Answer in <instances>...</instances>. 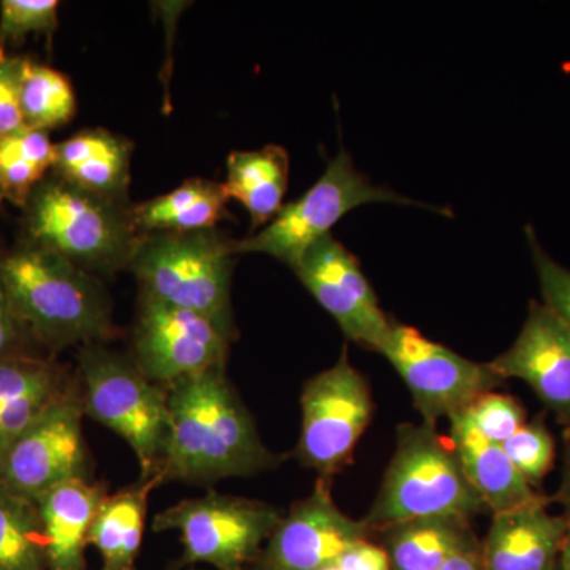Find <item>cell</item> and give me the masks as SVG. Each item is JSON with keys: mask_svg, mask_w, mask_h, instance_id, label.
Returning a JSON list of instances; mask_svg holds the SVG:
<instances>
[{"mask_svg": "<svg viewBox=\"0 0 570 570\" xmlns=\"http://www.w3.org/2000/svg\"><path fill=\"white\" fill-rule=\"evenodd\" d=\"M167 395L164 482L250 478L279 463L262 441L225 367L175 382Z\"/></svg>", "mask_w": 570, "mask_h": 570, "instance_id": "cell-1", "label": "cell"}, {"mask_svg": "<svg viewBox=\"0 0 570 570\" xmlns=\"http://www.w3.org/2000/svg\"><path fill=\"white\" fill-rule=\"evenodd\" d=\"M0 276L22 325L47 346H86L111 335L102 285L62 255L21 247L0 262Z\"/></svg>", "mask_w": 570, "mask_h": 570, "instance_id": "cell-2", "label": "cell"}, {"mask_svg": "<svg viewBox=\"0 0 570 570\" xmlns=\"http://www.w3.org/2000/svg\"><path fill=\"white\" fill-rule=\"evenodd\" d=\"M482 512L489 509L464 474L450 439L442 438L436 426L403 423L381 489L362 521L374 534L403 521L471 520Z\"/></svg>", "mask_w": 570, "mask_h": 570, "instance_id": "cell-3", "label": "cell"}, {"mask_svg": "<svg viewBox=\"0 0 570 570\" xmlns=\"http://www.w3.org/2000/svg\"><path fill=\"white\" fill-rule=\"evenodd\" d=\"M26 208V227L33 245L62 255L86 272L129 268L138 235L132 209L63 181L43 179Z\"/></svg>", "mask_w": 570, "mask_h": 570, "instance_id": "cell-4", "label": "cell"}, {"mask_svg": "<svg viewBox=\"0 0 570 570\" xmlns=\"http://www.w3.org/2000/svg\"><path fill=\"white\" fill-rule=\"evenodd\" d=\"M234 243L213 230L140 235L129 268L142 296L213 318L235 333Z\"/></svg>", "mask_w": 570, "mask_h": 570, "instance_id": "cell-5", "label": "cell"}, {"mask_svg": "<svg viewBox=\"0 0 570 570\" xmlns=\"http://www.w3.org/2000/svg\"><path fill=\"white\" fill-rule=\"evenodd\" d=\"M85 414L129 444L141 480L160 475L168 438L167 389L142 374L134 358L99 343L78 354Z\"/></svg>", "mask_w": 570, "mask_h": 570, "instance_id": "cell-6", "label": "cell"}, {"mask_svg": "<svg viewBox=\"0 0 570 570\" xmlns=\"http://www.w3.org/2000/svg\"><path fill=\"white\" fill-rule=\"evenodd\" d=\"M367 204L430 206L385 186H374L356 170L346 148L326 164L324 175L298 200L284 205L264 230L234 243V254H266L294 268L311 246L330 235L347 213Z\"/></svg>", "mask_w": 570, "mask_h": 570, "instance_id": "cell-7", "label": "cell"}, {"mask_svg": "<svg viewBox=\"0 0 570 570\" xmlns=\"http://www.w3.org/2000/svg\"><path fill=\"white\" fill-rule=\"evenodd\" d=\"M281 519L283 512L266 502L209 493L157 513L153 528L178 531L189 564L245 570L257 562Z\"/></svg>", "mask_w": 570, "mask_h": 570, "instance_id": "cell-8", "label": "cell"}, {"mask_svg": "<svg viewBox=\"0 0 570 570\" xmlns=\"http://www.w3.org/2000/svg\"><path fill=\"white\" fill-rule=\"evenodd\" d=\"M373 411L370 384L344 351L335 365L311 377L303 387L296 459L322 480L335 478L354 460Z\"/></svg>", "mask_w": 570, "mask_h": 570, "instance_id": "cell-9", "label": "cell"}, {"mask_svg": "<svg viewBox=\"0 0 570 570\" xmlns=\"http://www.w3.org/2000/svg\"><path fill=\"white\" fill-rule=\"evenodd\" d=\"M377 352L403 379L426 425L452 419L504 384L489 363L464 358L412 326L393 324Z\"/></svg>", "mask_w": 570, "mask_h": 570, "instance_id": "cell-10", "label": "cell"}, {"mask_svg": "<svg viewBox=\"0 0 570 570\" xmlns=\"http://www.w3.org/2000/svg\"><path fill=\"white\" fill-rule=\"evenodd\" d=\"M234 336L213 318L141 296L134 360L149 381L167 389L225 367Z\"/></svg>", "mask_w": 570, "mask_h": 570, "instance_id": "cell-11", "label": "cell"}, {"mask_svg": "<svg viewBox=\"0 0 570 570\" xmlns=\"http://www.w3.org/2000/svg\"><path fill=\"white\" fill-rule=\"evenodd\" d=\"M81 397L66 392L11 442L0 459V483L36 501L48 490L88 479Z\"/></svg>", "mask_w": 570, "mask_h": 570, "instance_id": "cell-12", "label": "cell"}, {"mask_svg": "<svg viewBox=\"0 0 570 570\" xmlns=\"http://www.w3.org/2000/svg\"><path fill=\"white\" fill-rule=\"evenodd\" d=\"M292 269L318 305L335 318L347 340L379 351L393 324L379 305L358 262L344 245L332 235L325 236Z\"/></svg>", "mask_w": 570, "mask_h": 570, "instance_id": "cell-13", "label": "cell"}, {"mask_svg": "<svg viewBox=\"0 0 570 570\" xmlns=\"http://www.w3.org/2000/svg\"><path fill=\"white\" fill-rule=\"evenodd\" d=\"M371 535L362 520L337 508L328 480L321 479L309 497L283 515L254 566L257 570H321Z\"/></svg>", "mask_w": 570, "mask_h": 570, "instance_id": "cell-14", "label": "cell"}, {"mask_svg": "<svg viewBox=\"0 0 570 570\" xmlns=\"http://www.w3.org/2000/svg\"><path fill=\"white\" fill-rule=\"evenodd\" d=\"M489 365L504 381L527 382L558 422L570 425V335L543 303H530L515 343Z\"/></svg>", "mask_w": 570, "mask_h": 570, "instance_id": "cell-15", "label": "cell"}, {"mask_svg": "<svg viewBox=\"0 0 570 570\" xmlns=\"http://www.w3.org/2000/svg\"><path fill=\"white\" fill-rule=\"evenodd\" d=\"M568 517L554 515L549 499L493 515L482 540L485 570H557Z\"/></svg>", "mask_w": 570, "mask_h": 570, "instance_id": "cell-16", "label": "cell"}, {"mask_svg": "<svg viewBox=\"0 0 570 570\" xmlns=\"http://www.w3.org/2000/svg\"><path fill=\"white\" fill-rule=\"evenodd\" d=\"M449 439L469 482L493 515L547 499L523 479L501 444L480 433L466 412L450 419Z\"/></svg>", "mask_w": 570, "mask_h": 570, "instance_id": "cell-17", "label": "cell"}, {"mask_svg": "<svg viewBox=\"0 0 570 570\" xmlns=\"http://www.w3.org/2000/svg\"><path fill=\"white\" fill-rule=\"evenodd\" d=\"M104 499L105 491L88 479L69 480L36 499L47 539L48 570H86L89 531Z\"/></svg>", "mask_w": 570, "mask_h": 570, "instance_id": "cell-18", "label": "cell"}, {"mask_svg": "<svg viewBox=\"0 0 570 570\" xmlns=\"http://www.w3.org/2000/svg\"><path fill=\"white\" fill-rule=\"evenodd\" d=\"M132 145L105 129L81 130L55 146L56 176L88 193L124 202Z\"/></svg>", "mask_w": 570, "mask_h": 570, "instance_id": "cell-19", "label": "cell"}, {"mask_svg": "<svg viewBox=\"0 0 570 570\" xmlns=\"http://www.w3.org/2000/svg\"><path fill=\"white\" fill-rule=\"evenodd\" d=\"M66 392L62 374L50 362L21 354L0 358V459Z\"/></svg>", "mask_w": 570, "mask_h": 570, "instance_id": "cell-20", "label": "cell"}, {"mask_svg": "<svg viewBox=\"0 0 570 570\" xmlns=\"http://www.w3.org/2000/svg\"><path fill=\"white\" fill-rule=\"evenodd\" d=\"M392 570H438L453 554L480 540L463 517L403 521L379 531Z\"/></svg>", "mask_w": 570, "mask_h": 570, "instance_id": "cell-21", "label": "cell"}, {"mask_svg": "<svg viewBox=\"0 0 570 570\" xmlns=\"http://www.w3.org/2000/svg\"><path fill=\"white\" fill-rule=\"evenodd\" d=\"M160 475L140 480L134 489L105 497L89 531V546L102 557V570H134L141 549L149 494Z\"/></svg>", "mask_w": 570, "mask_h": 570, "instance_id": "cell-22", "label": "cell"}, {"mask_svg": "<svg viewBox=\"0 0 570 570\" xmlns=\"http://www.w3.org/2000/svg\"><path fill=\"white\" fill-rule=\"evenodd\" d=\"M291 159L283 146L268 145L255 151H235L227 159L228 197L245 206L253 228L264 227L283 208Z\"/></svg>", "mask_w": 570, "mask_h": 570, "instance_id": "cell-23", "label": "cell"}, {"mask_svg": "<svg viewBox=\"0 0 570 570\" xmlns=\"http://www.w3.org/2000/svg\"><path fill=\"white\" fill-rule=\"evenodd\" d=\"M228 200L224 184L187 179L171 193L135 206L132 220L142 234L213 230L227 216Z\"/></svg>", "mask_w": 570, "mask_h": 570, "instance_id": "cell-24", "label": "cell"}, {"mask_svg": "<svg viewBox=\"0 0 570 570\" xmlns=\"http://www.w3.org/2000/svg\"><path fill=\"white\" fill-rule=\"evenodd\" d=\"M0 570H48L39 508L0 483Z\"/></svg>", "mask_w": 570, "mask_h": 570, "instance_id": "cell-25", "label": "cell"}, {"mask_svg": "<svg viewBox=\"0 0 570 570\" xmlns=\"http://www.w3.org/2000/svg\"><path fill=\"white\" fill-rule=\"evenodd\" d=\"M55 146L43 130L24 129L0 138V189L11 204L26 206L55 167Z\"/></svg>", "mask_w": 570, "mask_h": 570, "instance_id": "cell-26", "label": "cell"}, {"mask_svg": "<svg viewBox=\"0 0 570 570\" xmlns=\"http://www.w3.org/2000/svg\"><path fill=\"white\" fill-rule=\"evenodd\" d=\"M20 100L29 129L43 130L70 122L77 112V97L61 71L22 59Z\"/></svg>", "mask_w": 570, "mask_h": 570, "instance_id": "cell-27", "label": "cell"}, {"mask_svg": "<svg viewBox=\"0 0 570 570\" xmlns=\"http://www.w3.org/2000/svg\"><path fill=\"white\" fill-rule=\"evenodd\" d=\"M501 445L532 489H540L554 463V441L543 419L524 423Z\"/></svg>", "mask_w": 570, "mask_h": 570, "instance_id": "cell-28", "label": "cell"}, {"mask_svg": "<svg viewBox=\"0 0 570 570\" xmlns=\"http://www.w3.org/2000/svg\"><path fill=\"white\" fill-rule=\"evenodd\" d=\"M58 0H2L0 45L20 43L29 36L51 37L58 28Z\"/></svg>", "mask_w": 570, "mask_h": 570, "instance_id": "cell-29", "label": "cell"}, {"mask_svg": "<svg viewBox=\"0 0 570 570\" xmlns=\"http://www.w3.org/2000/svg\"><path fill=\"white\" fill-rule=\"evenodd\" d=\"M464 412L480 433L497 444H504L527 423L523 404L513 396L497 392L478 397Z\"/></svg>", "mask_w": 570, "mask_h": 570, "instance_id": "cell-30", "label": "cell"}, {"mask_svg": "<svg viewBox=\"0 0 570 570\" xmlns=\"http://www.w3.org/2000/svg\"><path fill=\"white\" fill-rule=\"evenodd\" d=\"M528 246H530L532 264L538 273L543 305L560 318L570 335V269L558 264L543 246L540 245L534 228H524Z\"/></svg>", "mask_w": 570, "mask_h": 570, "instance_id": "cell-31", "label": "cell"}, {"mask_svg": "<svg viewBox=\"0 0 570 570\" xmlns=\"http://www.w3.org/2000/svg\"><path fill=\"white\" fill-rule=\"evenodd\" d=\"M21 58L0 51V138L24 129L20 100Z\"/></svg>", "mask_w": 570, "mask_h": 570, "instance_id": "cell-32", "label": "cell"}, {"mask_svg": "<svg viewBox=\"0 0 570 570\" xmlns=\"http://www.w3.org/2000/svg\"><path fill=\"white\" fill-rule=\"evenodd\" d=\"M335 564L340 570H392L387 551L371 538L354 543L337 558Z\"/></svg>", "mask_w": 570, "mask_h": 570, "instance_id": "cell-33", "label": "cell"}, {"mask_svg": "<svg viewBox=\"0 0 570 570\" xmlns=\"http://www.w3.org/2000/svg\"><path fill=\"white\" fill-rule=\"evenodd\" d=\"M24 332L28 330L18 317L2 276H0V358L18 355L17 347L21 343Z\"/></svg>", "mask_w": 570, "mask_h": 570, "instance_id": "cell-34", "label": "cell"}, {"mask_svg": "<svg viewBox=\"0 0 570 570\" xmlns=\"http://www.w3.org/2000/svg\"><path fill=\"white\" fill-rule=\"evenodd\" d=\"M438 570H485L482 560V542L453 554Z\"/></svg>", "mask_w": 570, "mask_h": 570, "instance_id": "cell-35", "label": "cell"}, {"mask_svg": "<svg viewBox=\"0 0 570 570\" xmlns=\"http://www.w3.org/2000/svg\"><path fill=\"white\" fill-rule=\"evenodd\" d=\"M558 499L564 505V513H570V425L566 428L564 468H562V482Z\"/></svg>", "mask_w": 570, "mask_h": 570, "instance_id": "cell-36", "label": "cell"}, {"mask_svg": "<svg viewBox=\"0 0 570 570\" xmlns=\"http://www.w3.org/2000/svg\"><path fill=\"white\" fill-rule=\"evenodd\" d=\"M566 517H568V532H566L564 543H562L558 570H570V513H566Z\"/></svg>", "mask_w": 570, "mask_h": 570, "instance_id": "cell-37", "label": "cell"}, {"mask_svg": "<svg viewBox=\"0 0 570 570\" xmlns=\"http://www.w3.org/2000/svg\"><path fill=\"white\" fill-rule=\"evenodd\" d=\"M321 570H340V569H337L335 562H333V564L326 566V568L321 569Z\"/></svg>", "mask_w": 570, "mask_h": 570, "instance_id": "cell-38", "label": "cell"}, {"mask_svg": "<svg viewBox=\"0 0 570 570\" xmlns=\"http://www.w3.org/2000/svg\"><path fill=\"white\" fill-rule=\"evenodd\" d=\"M2 200H6V198H3L2 189H0V204H2Z\"/></svg>", "mask_w": 570, "mask_h": 570, "instance_id": "cell-39", "label": "cell"}, {"mask_svg": "<svg viewBox=\"0 0 570 570\" xmlns=\"http://www.w3.org/2000/svg\"><path fill=\"white\" fill-rule=\"evenodd\" d=\"M558 570V569H557Z\"/></svg>", "mask_w": 570, "mask_h": 570, "instance_id": "cell-40", "label": "cell"}]
</instances>
